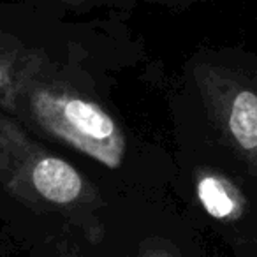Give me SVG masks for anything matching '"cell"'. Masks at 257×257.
Listing matches in <instances>:
<instances>
[{"mask_svg": "<svg viewBox=\"0 0 257 257\" xmlns=\"http://www.w3.org/2000/svg\"><path fill=\"white\" fill-rule=\"evenodd\" d=\"M196 192L206 213L213 218L227 220L238 213V197L232 187L222 176L213 175V173L199 175Z\"/></svg>", "mask_w": 257, "mask_h": 257, "instance_id": "cell-4", "label": "cell"}, {"mask_svg": "<svg viewBox=\"0 0 257 257\" xmlns=\"http://www.w3.org/2000/svg\"><path fill=\"white\" fill-rule=\"evenodd\" d=\"M13 114L104 168L123 162L127 141L118 121L81 90L48 76L44 65L23 81Z\"/></svg>", "mask_w": 257, "mask_h": 257, "instance_id": "cell-1", "label": "cell"}, {"mask_svg": "<svg viewBox=\"0 0 257 257\" xmlns=\"http://www.w3.org/2000/svg\"><path fill=\"white\" fill-rule=\"evenodd\" d=\"M0 109V185L29 204L65 215L95 206L97 194L81 173L25 133Z\"/></svg>", "mask_w": 257, "mask_h": 257, "instance_id": "cell-2", "label": "cell"}, {"mask_svg": "<svg viewBox=\"0 0 257 257\" xmlns=\"http://www.w3.org/2000/svg\"><path fill=\"white\" fill-rule=\"evenodd\" d=\"M147 257H169L168 253H162V252H152V253H148Z\"/></svg>", "mask_w": 257, "mask_h": 257, "instance_id": "cell-5", "label": "cell"}, {"mask_svg": "<svg viewBox=\"0 0 257 257\" xmlns=\"http://www.w3.org/2000/svg\"><path fill=\"white\" fill-rule=\"evenodd\" d=\"M44 64L43 55L0 36V109L15 113L16 95L23 81Z\"/></svg>", "mask_w": 257, "mask_h": 257, "instance_id": "cell-3", "label": "cell"}]
</instances>
